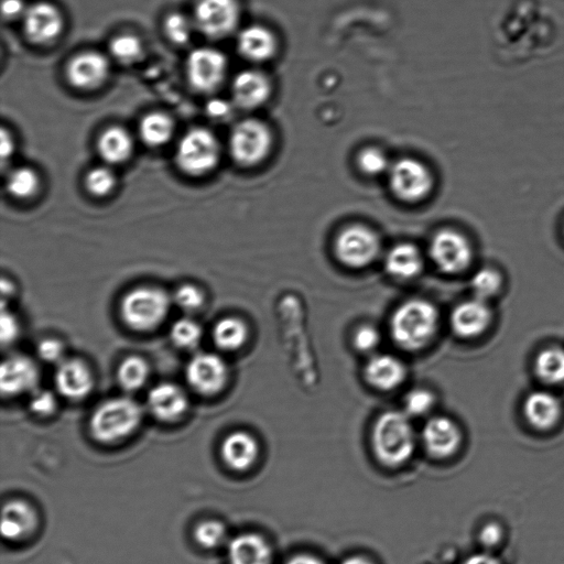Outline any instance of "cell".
<instances>
[{
	"label": "cell",
	"instance_id": "cell-43",
	"mask_svg": "<svg viewBox=\"0 0 564 564\" xmlns=\"http://www.w3.org/2000/svg\"><path fill=\"white\" fill-rule=\"evenodd\" d=\"M30 410L39 417H49L57 410L58 400L50 390L36 389L32 392Z\"/></svg>",
	"mask_w": 564,
	"mask_h": 564
},
{
	"label": "cell",
	"instance_id": "cell-44",
	"mask_svg": "<svg viewBox=\"0 0 564 564\" xmlns=\"http://www.w3.org/2000/svg\"><path fill=\"white\" fill-rule=\"evenodd\" d=\"M353 342L357 350L372 352L381 343V334L372 325H363L355 332Z\"/></svg>",
	"mask_w": 564,
	"mask_h": 564
},
{
	"label": "cell",
	"instance_id": "cell-29",
	"mask_svg": "<svg viewBox=\"0 0 564 564\" xmlns=\"http://www.w3.org/2000/svg\"><path fill=\"white\" fill-rule=\"evenodd\" d=\"M175 122L160 112L146 115L139 124V136L149 147H161L169 143L175 135Z\"/></svg>",
	"mask_w": 564,
	"mask_h": 564
},
{
	"label": "cell",
	"instance_id": "cell-2",
	"mask_svg": "<svg viewBox=\"0 0 564 564\" xmlns=\"http://www.w3.org/2000/svg\"><path fill=\"white\" fill-rule=\"evenodd\" d=\"M439 312L432 303L414 299L400 305L390 319L394 342L406 351H419L438 333Z\"/></svg>",
	"mask_w": 564,
	"mask_h": 564
},
{
	"label": "cell",
	"instance_id": "cell-28",
	"mask_svg": "<svg viewBox=\"0 0 564 564\" xmlns=\"http://www.w3.org/2000/svg\"><path fill=\"white\" fill-rule=\"evenodd\" d=\"M425 262L419 248L409 243L394 246L387 253L385 268L387 273L400 280H409L417 277Z\"/></svg>",
	"mask_w": 564,
	"mask_h": 564
},
{
	"label": "cell",
	"instance_id": "cell-22",
	"mask_svg": "<svg viewBox=\"0 0 564 564\" xmlns=\"http://www.w3.org/2000/svg\"><path fill=\"white\" fill-rule=\"evenodd\" d=\"M147 405L151 414L158 420L175 422L186 415L189 398L180 386L161 383L151 388L147 396Z\"/></svg>",
	"mask_w": 564,
	"mask_h": 564
},
{
	"label": "cell",
	"instance_id": "cell-46",
	"mask_svg": "<svg viewBox=\"0 0 564 564\" xmlns=\"http://www.w3.org/2000/svg\"><path fill=\"white\" fill-rule=\"evenodd\" d=\"M20 325L14 313L2 310V318H0V340L4 345L12 344L18 338Z\"/></svg>",
	"mask_w": 564,
	"mask_h": 564
},
{
	"label": "cell",
	"instance_id": "cell-38",
	"mask_svg": "<svg viewBox=\"0 0 564 564\" xmlns=\"http://www.w3.org/2000/svg\"><path fill=\"white\" fill-rule=\"evenodd\" d=\"M357 166L365 176L378 177L387 175L392 164L381 149L366 148L357 157Z\"/></svg>",
	"mask_w": 564,
	"mask_h": 564
},
{
	"label": "cell",
	"instance_id": "cell-48",
	"mask_svg": "<svg viewBox=\"0 0 564 564\" xmlns=\"http://www.w3.org/2000/svg\"><path fill=\"white\" fill-rule=\"evenodd\" d=\"M504 531L500 525L495 523L487 524L480 533V541L486 548H494L501 544L504 538Z\"/></svg>",
	"mask_w": 564,
	"mask_h": 564
},
{
	"label": "cell",
	"instance_id": "cell-10",
	"mask_svg": "<svg viewBox=\"0 0 564 564\" xmlns=\"http://www.w3.org/2000/svg\"><path fill=\"white\" fill-rule=\"evenodd\" d=\"M334 249L336 257L345 266L363 268L371 265L381 253V241L368 227L351 225L336 237Z\"/></svg>",
	"mask_w": 564,
	"mask_h": 564
},
{
	"label": "cell",
	"instance_id": "cell-7",
	"mask_svg": "<svg viewBox=\"0 0 564 564\" xmlns=\"http://www.w3.org/2000/svg\"><path fill=\"white\" fill-rule=\"evenodd\" d=\"M390 190L400 201L417 203L429 197L433 189L430 169L414 158L394 162L387 173Z\"/></svg>",
	"mask_w": 564,
	"mask_h": 564
},
{
	"label": "cell",
	"instance_id": "cell-13",
	"mask_svg": "<svg viewBox=\"0 0 564 564\" xmlns=\"http://www.w3.org/2000/svg\"><path fill=\"white\" fill-rule=\"evenodd\" d=\"M462 432L457 423L447 417H433L421 432L423 448L431 458L447 460L457 454L462 444Z\"/></svg>",
	"mask_w": 564,
	"mask_h": 564
},
{
	"label": "cell",
	"instance_id": "cell-53",
	"mask_svg": "<svg viewBox=\"0 0 564 564\" xmlns=\"http://www.w3.org/2000/svg\"><path fill=\"white\" fill-rule=\"evenodd\" d=\"M340 564H376L371 558L363 555H353L343 559Z\"/></svg>",
	"mask_w": 564,
	"mask_h": 564
},
{
	"label": "cell",
	"instance_id": "cell-23",
	"mask_svg": "<svg viewBox=\"0 0 564 564\" xmlns=\"http://www.w3.org/2000/svg\"><path fill=\"white\" fill-rule=\"evenodd\" d=\"M271 94V84L262 72L245 70L236 75L232 83L233 103L245 111L263 106Z\"/></svg>",
	"mask_w": 564,
	"mask_h": 564
},
{
	"label": "cell",
	"instance_id": "cell-36",
	"mask_svg": "<svg viewBox=\"0 0 564 564\" xmlns=\"http://www.w3.org/2000/svg\"><path fill=\"white\" fill-rule=\"evenodd\" d=\"M202 335L200 324L189 318L179 319L171 325L170 339L180 349H194L201 342Z\"/></svg>",
	"mask_w": 564,
	"mask_h": 564
},
{
	"label": "cell",
	"instance_id": "cell-47",
	"mask_svg": "<svg viewBox=\"0 0 564 564\" xmlns=\"http://www.w3.org/2000/svg\"><path fill=\"white\" fill-rule=\"evenodd\" d=\"M234 103L225 100H212L206 106V113L216 122L229 121L234 115Z\"/></svg>",
	"mask_w": 564,
	"mask_h": 564
},
{
	"label": "cell",
	"instance_id": "cell-11",
	"mask_svg": "<svg viewBox=\"0 0 564 564\" xmlns=\"http://www.w3.org/2000/svg\"><path fill=\"white\" fill-rule=\"evenodd\" d=\"M432 262L450 275L463 273L473 260V247L469 238L455 230H442L433 236L430 248Z\"/></svg>",
	"mask_w": 564,
	"mask_h": 564
},
{
	"label": "cell",
	"instance_id": "cell-24",
	"mask_svg": "<svg viewBox=\"0 0 564 564\" xmlns=\"http://www.w3.org/2000/svg\"><path fill=\"white\" fill-rule=\"evenodd\" d=\"M524 416L531 427L539 431L555 428L562 416L560 398L546 389L531 392L524 401Z\"/></svg>",
	"mask_w": 564,
	"mask_h": 564
},
{
	"label": "cell",
	"instance_id": "cell-20",
	"mask_svg": "<svg viewBox=\"0 0 564 564\" xmlns=\"http://www.w3.org/2000/svg\"><path fill=\"white\" fill-rule=\"evenodd\" d=\"M221 457L227 468L236 473H245L255 468L260 457V446L251 433L234 431L223 440Z\"/></svg>",
	"mask_w": 564,
	"mask_h": 564
},
{
	"label": "cell",
	"instance_id": "cell-39",
	"mask_svg": "<svg viewBox=\"0 0 564 564\" xmlns=\"http://www.w3.org/2000/svg\"><path fill=\"white\" fill-rule=\"evenodd\" d=\"M194 28V21L181 13L170 14L165 20L167 38L177 46L188 45Z\"/></svg>",
	"mask_w": 564,
	"mask_h": 564
},
{
	"label": "cell",
	"instance_id": "cell-37",
	"mask_svg": "<svg viewBox=\"0 0 564 564\" xmlns=\"http://www.w3.org/2000/svg\"><path fill=\"white\" fill-rule=\"evenodd\" d=\"M112 57L122 64H133L143 57L144 46L141 40L134 35H119L110 43Z\"/></svg>",
	"mask_w": 564,
	"mask_h": 564
},
{
	"label": "cell",
	"instance_id": "cell-40",
	"mask_svg": "<svg viewBox=\"0 0 564 564\" xmlns=\"http://www.w3.org/2000/svg\"><path fill=\"white\" fill-rule=\"evenodd\" d=\"M117 179L114 171L108 167H96L85 177V187L95 197H105L116 187Z\"/></svg>",
	"mask_w": 564,
	"mask_h": 564
},
{
	"label": "cell",
	"instance_id": "cell-45",
	"mask_svg": "<svg viewBox=\"0 0 564 564\" xmlns=\"http://www.w3.org/2000/svg\"><path fill=\"white\" fill-rule=\"evenodd\" d=\"M38 355L42 361L60 364L64 360V345L57 339H45L38 344Z\"/></svg>",
	"mask_w": 564,
	"mask_h": 564
},
{
	"label": "cell",
	"instance_id": "cell-25",
	"mask_svg": "<svg viewBox=\"0 0 564 564\" xmlns=\"http://www.w3.org/2000/svg\"><path fill=\"white\" fill-rule=\"evenodd\" d=\"M237 51L241 56L254 63H263L275 57L278 41L266 27L253 25L244 28L237 36Z\"/></svg>",
	"mask_w": 564,
	"mask_h": 564
},
{
	"label": "cell",
	"instance_id": "cell-14",
	"mask_svg": "<svg viewBox=\"0 0 564 564\" xmlns=\"http://www.w3.org/2000/svg\"><path fill=\"white\" fill-rule=\"evenodd\" d=\"M23 27L30 42L40 46L48 45L62 34L64 19L57 6L37 3L27 8Z\"/></svg>",
	"mask_w": 564,
	"mask_h": 564
},
{
	"label": "cell",
	"instance_id": "cell-17",
	"mask_svg": "<svg viewBox=\"0 0 564 564\" xmlns=\"http://www.w3.org/2000/svg\"><path fill=\"white\" fill-rule=\"evenodd\" d=\"M493 314L488 302L473 298L461 302L451 314V327L462 339H475L490 328Z\"/></svg>",
	"mask_w": 564,
	"mask_h": 564
},
{
	"label": "cell",
	"instance_id": "cell-41",
	"mask_svg": "<svg viewBox=\"0 0 564 564\" xmlns=\"http://www.w3.org/2000/svg\"><path fill=\"white\" fill-rule=\"evenodd\" d=\"M204 300L202 289L192 284L180 286L172 296V302L186 312L199 310L203 306Z\"/></svg>",
	"mask_w": 564,
	"mask_h": 564
},
{
	"label": "cell",
	"instance_id": "cell-32",
	"mask_svg": "<svg viewBox=\"0 0 564 564\" xmlns=\"http://www.w3.org/2000/svg\"><path fill=\"white\" fill-rule=\"evenodd\" d=\"M150 368L140 356H129L118 366L117 379L126 392H136L148 381Z\"/></svg>",
	"mask_w": 564,
	"mask_h": 564
},
{
	"label": "cell",
	"instance_id": "cell-19",
	"mask_svg": "<svg viewBox=\"0 0 564 564\" xmlns=\"http://www.w3.org/2000/svg\"><path fill=\"white\" fill-rule=\"evenodd\" d=\"M37 509L24 500H12L4 505L2 535L9 542H23L36 534L39 527Z\"/></svg>",
	"mask_w": 564,
	"mask_h": 564
},
{
	"label": "cell",
	"instance_id": "cell-51",
	"mask_svg": "<svg viewBox=\"0 0 564 564\" xmlns=\"http://www.w3.org/2000/svg\"><path fill=\"white\" fill-rule=\"evenodd\" d=\"M284 564H328L320 557L313 555V553L301 552L291 556Z\"/></svg>",
	"mask_w": 564,
	"mask_h": 564
},
{
	"label": "cell",
	"instance_id": "cell-3",
	"mask_svg": "<svg viewBox=\"0 0 564 564\" xmlns=\"http://www.w3.org/2000/svg\"><path fill=\"white\" fill-rule=\"evenodd\" d=\"M143 416V408L132 398L108 399L91 416V435L104 444L121 442L133 435L143 422Z\"/></svg>",
	"mask_w": 564,
	"mask_h": 564
},
{
	"label": "cell",
	"instance_id": "cell-54",
	"mask_svg": "<svg viewBox=\"0 0 564 564\" xmlns=\"http://www.w3.org/2000/svg\"><path fill=\"white\" fill-rule=\"evenodd\" d=\"M13 292H14V286H13L12 282H10L9 280H7V279L4 278V279L2 280L3 301H4L6 298L12 296V295H13Z\"/></svg>",
	"mask_w": 564,
	"mask_h": 564
},
{
	"label": "cell",
	"instance_id": "cell-55",
	"mask_svg": "<svg viewBox=\"0 0 564 564\" xmlns=\"http://www.w3.org/2000/svg\"><path fill=\"white\" fill-rule=\"evenodd\" d=\"M563 233H564V226H563Z\"/></svg>",
	"mask_w": 564,
	"mask_h": 564
},
{
	"label": "cell",
	"instance_id": "cell-16",
	"mask_svg": "<svg viewBox=\"0 0 564 564\" xmlns=\"http://www.w3.org/2000/svg\"><path fill=\"white\" fill-rule=\"evenodd\" d=\"M40 381L39 368L25 355L7 357L0 368V389L4 396L34 392Z\"/></svg>",
	"mask_w": 564,
	"mask_h": 564
},
{
	"label": "cell",
	"instance_id": "cell-33",
	"mask_svg": "<svg viewBox=\"0 0 564 564\" xmlns=\"http://www.w3.org/2000/svg\"><path fill=\"white\" fill-rule=\"evenodd\" d=\"M194 540L205 550L226 548L230 536L226 526L218 519L203 520L194 529Z\"/></svg>",
	"mask_w": 564,
	"mask_h": 564
},
{
	"label": "cell",
	"instance_id": "cell-49",
	"mask_svg": "<svg viewBox=\"0 0 564 564\" xmlns=\"http://www.w3.org/2000/svg\"><path fill=\"white\" fill-rule=\"evenodd\" d=\"M27 8L23 0H4L2 5L3 17L8 20L24 17Z\"/></svg>",
	"mask_w": 564,
	"mask_h": 564
},
{
	"label": "cell",
	"instance_id": "cell-4",
	"mask_svg": "<svg viewBox=\"0 0 564 564\" xmlns=\"http://www.w3.org/2000/svg\"><path fill=\"white\" fill-rule=\"evenodd\" d=\"M172 305L164 289L143 286L127 292L121 303L123 321L132 330H155L164 322Z\"/></svg>",
	"mask_w": 564,
	"mask_h": 564
},
{
	"label": "cell",
	"instance_id": "cell-9",
	"mask_svg": "<svg viewBox=\"0 0 564 564\" xmlns=\"http://www.w3.org/2000/svg\"><path fill=\"white\" fill-rule=\"evenodd\" d=\"M187 78L195 91L212 93L220 88L229 71V61L218 49H194L187 59Z\"/></svg>",
	"mask_w": 564,
	"mask_h": 564
},
{
	"label": "cell",
	"instance_id": "cell-35",
	"mask_svg": "<svg viewBox=\"0 0 564 564\" xmlns=\"http://www.w3.org/2000/svg\"><path fill=\"white\" fill-rule=\"evenodd\" d=\"M474 297L484 301H490L500 294L503 279L498 271L492 268H482L476 271L471 281Z\"/></svg>",
	"mask_w": 564,
	"mask_h": 564
},
{
	"label": "cell",
	"instance_id": "cell-15",
	"mask_svg": "<svg viewBox=\"0 0 564 564\" xmlns=\"http://www.w3.org/2000/svg\"><path fill=\"white\" fill-rule=\"evenodd\" d=\"M111 63L101 52L85 51L68 64L67 78L74 88L95 90L110 77Z\"/></svg>",
	"mask_w": 564,
	"mask_h": 564
},
{
	"label": "cell",
	"instance_id": "cell-31",
	"mask_svg": "<svg viewBox=\"0 0 564 564\" xmlns=\"http://www.w3.org/2000/svg\"><path fill=\"white\" fill-rule=\"evenodd\" d=\"M535 373L539 381L548 386L564 384V347L550 346L542 350L535 360Z\"/></svg>",
	"mask_w": 564,
	"mask_h": 564
},
{
	"label": "cell",
	"instance_id": "cell-30",
	"mask_svg": "<svg viewBox=\"0 0 564 564\" xmlns=\"http://www.w3.org/2000/svg\"><path fill=\"white\" fill-rule=\"evenodd\" d=\"M246 323L236 317H226L216 322L213 328V341L220 350L234 352L240 350L248 339Z\"/></svg>",
	"mask_w": 564,
	"mask_h": 564
},
{
	"label": "cell",
	"instance_id": "cell-26",
	"mask_svg": "<svg viewBox=\"0 0 564 564\" xmlns=\"http://www.w3.org/2000/svg\"><path fill=\"white\" fill-rule=\"evenodd\" d=\"M368 384L379 390H392L404 383L407 377L406 366L397 357L379 354L371 357L364 368Z\"/></svg>",
	"mask_w": 564,
	"mask_h": 564
},
{
	"label": "cell",
	"instance_id": "cell-1",
	"mask_svg": "<svg viewBox=\"0 0 564 564\" xmlns=\"http://www.w3.org/2000/svg\"><path fill=\"white\" fill-rule=\"evenodd\" d=\"M372 450L376 460L389 469L407 464L417 448V435L407 414L387 411L374 423Z\"/></svg>",
	"mask_w": 564,
	"mask_h": 564
},
{
	"label": "cell",
	"instance_id": "cell-42",
	"mask_svg": "<svg viewBox=\"0 0 564 564\" xmlns=\"http://www.w3.org/2000/svg\"><path fill=\"white\" fill-rule=\"evenodd\" d=\"M435 406V396L426 389H414L405 398V411L408 416L422 417Z\"/></svg>",
	"mask_w": 564,
	"mask_h": 564
},
{
	"label": "cell",
	"instance_id": "cell-52",
	"mask_svg": "<svg viewBox=\"0 0 564 564\" xmlns=\"http://www.w3.org/2000/svg\"><path fill=\"white\" fill-rule=\"evenodd\" d=\"M463 564H501L495 557L488 553H477L466 559Z\"/></svg>",
	"mask_w": 564,
	"mask_h": 564
},
{
	"label": "cell",
	"instance_id": "cell-21",
	"mask_svg": "<svg viewBox=\"0 0 564 564\" xmlns=\"http://www.w3.org/2000/svg\"><path fill=\"white\" fill-rule=\"evenodd\" d=\"M54 383L62 397L81 400L92 392L94 377L91 368L85 362L78 359H64L58 364Z\"/></svg>",
	"mask_w": 564,
	"mask_h": 564
},
{
	"label": "cell",
	"instance_id": "cell-12",
	"mask_svg": "<svg viewBox=\"0 0 564 564\" xmlns=\"http://www.w3.org/2000/svg\"><path fill=\"white\" fill-rule=\"evenodd\" d=\"M229 377V366L221 356L214 353L194 355L186 368L190 387L203 396H214L222 392Z\"/></svg>",
	"mask_w": 564,
	"mask_h": 564
},
{
	"label": "cell",
	"instance_id": "cell-5",
	"mask_svg": "<svg viewBox=\"0 0 564 564\" xmlns=\"http://www.w3.org/2000/svg\"><path fill=\"white\" fill-rule=\"evenodd\" d=\"M221 144L211 130L195 127L182 136L176 149V164L191 177L208 175L221 160Z\"/></svg>",
	"mask_w": 564,
	"mask_h": 564
},
{
	"label": "cell",
	"instance_id": "cell-18",
	"mask_svg": "<svg viewBox=\"0 0 564 564\" xmlns=\"http://www.w3.org/2000/svg\"><path fill=\"white\" fill-rule=\"evenodd\" d=\"M229 564H274L275 551L270 541L254 531L232 537L226 546Z\"/></svg>",
	"mask_w": 564,
	"mask_h": 564
},
{
	"label": "cell",
	"instance_id": "cell-27",
	"mask_svg": "<svg viewBox=\"0 0 564 564\" xmlns=\"http://www.w3.org/2000/svg\"><path fill=\"white\" fill-rule=\"evenodd\" d=\"M134 138L121 126L108 127L97 141V150L108 165L124 164L134 153Z\"/></svg>",
	"mask_w": 564,
	"mask_h": 564
},
{
	"label": "cell",
	"instance_id": "cell-8",
	"mask_svg": "<svg viewBox=\"0 0 564 564\" xmlns=\"http://www.w3.org/2000/svg\"><path fill=\"white\" fill-rule=\"evenodd\" d=\"M237 0H199L194 9V25L210 39L229 37L240 24Z\"/></svg>",
	"mask_w": 564,
	"mask_h": 564
},
{
	"label": "cell",
	"instance_id": "cell-34",
	"mask_svg": "<svg viewBox=\"0 0 564 564\" xmlns=\"http://www.w3.org/2000/svg\"><path fill=\"white\" fill-rule=\"evenodd\" d=\"M6 187L10 194L17 199L34 197L40 188L38 173L28 167L16 168L9 172Z\"/></svg>",
	"mask_w": 564,
	"mask_h": 564
},
{
	"label": "cell",
	"instance_id": "cell-6",
	"mask_svg": "<svg viewBox=\"0 0 564 564\" xmlns=\"http://www.w3.org/2000/svg\"><path fill=\"white\" fill-rule=\"evenodd\" d=\"M273 143V134L266 124L256 118H247L233 127L229 149L237 165L254 167L267 159Z\"/></svg>",
	"mask_w": 564,
	"mask_h": 564
},
{
	"label": "cell",
	"instance_id": "cell-50",
	"mask_svg": "<svg viewBox=\"0 0 564 564\" xmlns=\"http://www.w3.org/2000/svg\"><path fill=\"white\" fill-rule=\"evenodd\" d=\"M0 143H2V147H0V154H2L3 165H6V162L14 156L16 144L12 134H10L5 128L2 129Z\"/></svg>",
	"mask_w": 564,
	"mask_h": 564
}]
</instances>
